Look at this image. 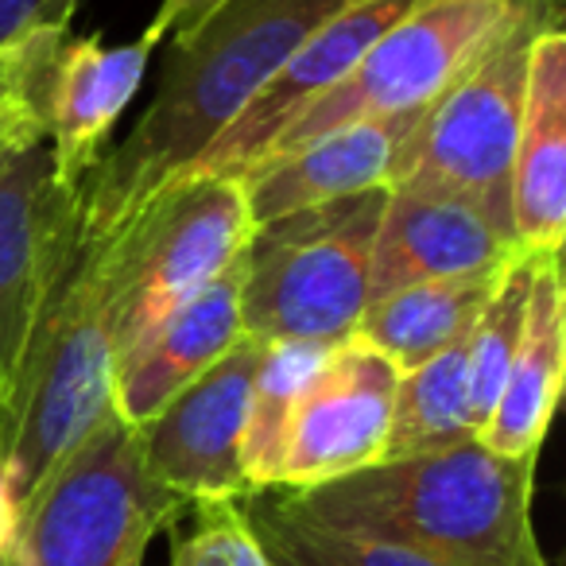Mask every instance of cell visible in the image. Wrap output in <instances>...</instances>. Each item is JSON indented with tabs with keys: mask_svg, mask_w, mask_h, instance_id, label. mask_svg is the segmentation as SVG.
Wrapping results in <instances>:
<instances>
[{
	"mask_svg": "<svg viewBox=\"0 0 566 566\" xmlns=\"http://www.w3.org/2000/svg\"><path fill=\"white\" fill-rule=\"evenodd\" d=\"M346 4L354 0H226L190 35L171 40L148 109L82 179L90 218L105 233H117L159 187L179 179L287 55Z\"/></svg>",
	"mask_w": 566,
	"mask_h": 566,
	"instance_id": "cell-1",
	"label": "cell"
},
{
	"mask_svg": "<svg viewBox=\"0 0 566 566\" xmlns=\"http://www.w3.org/2000/svg\"><path fill=\"white\" fill-rule=\"evenodd\" d=\"M113 233L71 195L17 357L0 377V470L20 509L51 465L109 411Z\"/></svg>",
	"mask_w": 566,
	"mask_h": 566,
	"instance_id": "cell-2",
	"label": "cell"
},
{
	"mask_svg": "<svg viewBox=\"0 0 566 566\" xmlns=\"http://www.w3.org/2000/svg\"><path fill=\"white\" fill-rule=\"evenodd\" d=\"M539 454H496L470 439L357 470L315 489H280L300 516L416 551L439 566H547L532 524Z\"/></svg>",
	"mask_w": 566,
	"mask_h": 566,
	"instance_id": "cell-3",
	"label": "cell"
},
{
	"mask_svg": "<svg viewBox=\"0 0 566 566\" xmlns=\"http://www.w3.org/2000/svg\"><path fill=\"white\" fill-rule=\"evenodd\" d=\"M388 190L331 198L252 226L241 252V326L256 342L349 338L369 303L373 241Z\"/></svg>",
	"mask_w": 566,
	"mask_h": 566,
	"instance_id": "cell-4",
	"label": "cell"
},
{
	"mask_svg": "<svg viewBox=\"0 0 566 566\" xmlns=\"http://www.w3.org/2000/svg\"><path fill=\"white\" fill-rule=\"evenodd\" d=\"M187 504L156 485L140 431L105 411L20 509V535L0 566H120L148 551Z\"/></svg>",
	"mask_w": 566,
	"mask_h": 566,
	"instance_id": "cell-5",
	"label": "cell"
},
{
	"mask_svg": "<svg viewBox=\"0 0 566 566\" xmlns=\"http://www.w3.org/2000/svg\"><path fill=\"white\" fill-rule=\"evenodd\" d=\"M551 24H563V0H535L427 105L396 187L465 202L512 237V156L527 55Z\"/></svg>",
	"mask_w": 566,
	"mask_h": 566,
	"instance_id": "cell-6",
	"label": "cell"
},
{
	"mask_svg": "<svg viewBox=\"0 0 566 566\" xmlns=\"http://www.w3.org/2000/svg\"><path fill=\"white\" fill-rule=\"evenodd\" d=\"M252 237L233 175H179L113 233V346L133 349L179 303L198 295Z\"/></svg>",
	"mask_w": 566,
	"mask_h": 566,
	"instance_id": "cell-7",
	"label": "cell"
},
{
	"mask_svg": "<svg viewBox=\"0 0 566 566\" xmlns=\"http://www.w3.org/2000/svg\"><path fill=\"white\" fill-rule=\"evenodd\" d=\"M396 380V365L354 334L326 346L287 419L275 485L315 489L385 462Z\"/></svg>",
	"mask_w": 566,
	"mask_h": 566,
	"instance_id": "cell-8",
	"label": "cell"
},
{
	"mask_svg": "<svg viewBox=\"0 0 566 566\" xmlns=\"http://www.w3.org/2000/svg\"><path fill=\"white\" fill-rule=\"evenodd\" d=\"M260 354L264 342L244 334L221 361L171 396L156 419L136 427L151 481L187 509L206 501H244L252 493L241 442Z\"/></svg>",
	"mask_w": 566,
	"mask_h": 566,
	"instance_id": "cell-9",
	"label": "cell"
},
{
	"mask_svg": "<svg viewBox=\"0 0 566 566\" xmlns=\"http://www.w3.org/2000/svg\"><path fill=\"white\" fill-rule=\"evenodd\" d=\"M411 4L416 0H354L331 20H323L182 175H233V179H241L252 164H260L272 151L283 128L292 125L311 102H318L326 90L338 86L357 66V59Z\"/></svg>",
	"mask_w": 566,
	"mask_h": 566,
	"instance_id": "cell-10",
	"label": "cell"
},
{
	"mask_svg": "<svg viewBox=\"0 0 566 566\" xmlns=\"http://www.w3.org/2000/svg\"><path fill=\"white\" fill-rule=\"evenodd\" d=\"M419 117L423 113L354 120V125L323 133L300 148L275 151V156L252 164L241 175L252 226L295 213L303 206L331 202V198L396 187Z\"/></svg>",
	"mask_w": 566,
	"mask_h": 566,
	"instance_id": "cell-11",
	"label": "cell"
},
{
	"mask_svg": "<svg viewBox=\"0 0 566 566\" xmlns=\"http://www.w3.org/2000/svg\"><path fill=\"white\" fill-rule=\"evenodd\" d=\"M241 275L244 264L237 260L117 357L109 403L128 427L156 419L171 396H179L244 338Z\"/></svg>",
	"mask_w": 566,
	"mask_h": 566,
	"instance_id": "cell-12",
	"label": "cell"
},
{
	"mask_svg": "<svg viewBox=\"0 0 566 566\" xmlns=\"http://www.w3.org/2000/svg\"><path fill=\"white\" fill-rule=\"evenodd\" d=\"M512 252H520L516 241L473 206L427 190L388 187L373 241L369 300L400 292L408 283L493 272Z\"/></svg>",
	"mask_w": 566,
	"mask_h": 566,
	"instance_id": "cell-13",
	"label": "cell"
},
{
	"mask_svg": "<svg viewBox=\"0 0 566 566\" xmlns=\"http://www.w3.org/2000/svg\"><path fill=\"white\" fill-rule=\"evenodd\" d=\"M156 48L159 43L148 35L120 48H105L97 35L59 43L48 78V144L51 167L63 187H82V179L97 167L105 140L120 113L133 105Z\"/></svg>",
	"mask_w": 566,
	"mask_h": 566,
	"instance_id": "cell-14",
	"label": "cell"
},
{
	"mask_svg": "<svg viewBox=\"0 0 566 566\" xmlns=\"http://www.w3.org/2000/svg\"><path fill=\"white\" fill-rule=\"evenodd\" d=\"M512 237L524 252L566 241V32L551 24L527 55L524 109L512 156Z\"/></svg>",
	"mask_w": 566,
	"mask_h": 566,
	"instance_id": "cell-15",
	"label": "cell"
},
{
	"mask_svg": "<svg viewBox=\"0 0 566 566\" xmlns=\"http://www.w3.org/2000/svg\"><path fill=\"white\" fill-rule=\"evenodd\" d=\"M566 373V283L563 252H535L532 292H527L524 326L512 365L478 442L496 454H539L551 416L558 408Z\"/></svg>",
	"mask_w": 566,
	"mask_h": 566,
	"instance_id": "cell-16",
	"label": "cell"
},
{
	"mask_svg": "<svg viewBox=\"0 0 566 566\" xmlns=\"http://www.w3.org/2000/svg\"><path fill=\"white\" fill-rule=\"evenodd\" d=\"M74 190L55 179L48 140L24 148L0 175V377L28 331L59 218Z\"/></svg>",
	"mask_w": 566,
	"mask_h": 566,
	"instance_id": "cell-17",
	"label": "cell"
},
{
	"mask_svg": "<svg viewBox=\"0 0 566 566\" xmlns=\"http://www.w3.org/2000/svg\"><path fill=\"white\" fill-rule=\"evenodd\" d=\"M501 268L478 275H454V280L408 283L400 292L369 300L354 326V338L388 357L396 373L416 369L473 331L489 292L496 287Z\"/></svg>",
	"mask_w": 566,
	"mask_h": 566,
	"instance_id": "cell-18",
	"label": "cell"
},
{
	"mask_svg": "<svg viewBox=\"0 0 566 566\" xmlns=\"http://www.w3.org/2000/svg\"><path fill=\"white\" fill-rule=\"evenodd\" d=\"M465 338L434 354L431 361L400 373L385 458L431 454V450L478 439V419H473L470 408V380H465Z\"/></svg>",
	"mask_w": 566,
	"mask_h": 566,
	"instance_id": "cell-19",
	"label": "cell"
},
{
	"mask_svg": "<svg viewBox=\"0 0 566 566\" xmlns=\"http://www.w3.org/2000/svg\"><path fill=\"white\" fill-rule=\"evenodd\" d=\"M244 509L272 566H439L416 551L315 524L283 501L280 489H252Z\"/></svg>",
	"mask_w": 566,
	"mask_h": 566,
	"instance_id": "cell-20",
	"label": "cell"
},
{
	"mask_svg": "<svg viewBox=\"0 0 566 566\" xmlns=\"http://www.w3.org/2000/svg\"><path fill=\"white\" fill-rule=\"evenodd\" d=\"M326 346L315 342H264L256 377L249 392V416H244L241 465L252 489L275 485L283 454V431L295 411V400L307 388L311 373L318 369Z\"/></svg>",
	"mask_w": 566,
	"mask_h": 566,
	"instance_id": "cell-21",
	"label": "cell"
},
{
	"mask_svg": "<svg viewBox=\"0 0 566 566\" xmlns=\"http://www.w3.org/2000/svg\"><path fill=\"white\" fill-rule=\"evenodd\" d=\"M532 260L535 252H512L509 264L496 275V287L489 292L478 323H473L470 338H465V380H470V408L478 419V431L493 411L504 373L516 354L527 292H532Z\"/></svg>",
	"mask_w": 566,
	"mask_h": 566,
	"instance_id": "cell-22",
	"label": "cell"
},
{
	"mask_svg": "<svg viewBox=\"0 0 566 566\" xmlns=\"http://www.w3.org/2000/svg\"><path fill=\"white\" fill-rule=\"evenodd\" d=\"M63 40V28H48L0 51V175L24 148L48 140V78Z\"/></svg>",
	"mask_w": 566,
	"mask_h": 566,
	"instance_id": "cell-23",
	"label": "cell"
},
{
	"mask_svg": "<svg viewBox=\"0 0 566 566\" xmlns=\"http://www.w3.org/2000/svg\"><path fill=\"white\" fill-rule=\"evenodd\" d=\"M190 524H171V566H272L249 524L244 501H206L187 509Z\"/></svg>",
	"mask_w": 566,
	"mask_h": 566,
	"instance_id": "cell-24",
	"label": "cell"
},
{
	"mask_svg": "<svg viewBox=\"0 0 566 566\" xmlns=\"http://www.w3.org/2000/svg\"><path fill=\"white\" fill-rule=\"evenodd\" d=\"M78 0H0V51L48 28H71Z\"/></svg>",
	"mask_w": 566,
	"mask_h": 566,
	"instance_id": "cell-25",
	"label": "cell"
},
{
	"mask_svg": "<svg viewBox=\"0 0 566 566\" xmlns=\"http://www.w3.org/2000/svg\"><path fill=\"white\" fill-rule=\"evenodd\" d=\"M221 4H226V0H164L156 9V17H151V24L144 28V35H148L151 43L182 40V35L195 32L206 17H213Z\"/></svg>",
	"mask_w": 566,
	"mask_h": 566,
	"instance_id": "cell-26",
	"label": "cell"
},
{
	"mask_svg": "<svg viewBox=\"0 0 566 566\" xmlns=\"http://www.w3.org/2000/svg\"><path fill=\"white\" fill-rule=\"evenodd\" d=\"M17 535H20V501H17V493H12L9 473L0 470V563L9 558Z\"/></svg>",
	"mask_w": 566,
	"mask_h": 566,
	"instance_id": "cell-27",
	"label": "cell"
},
{
	"mask_svg": "<svg viewBox=\"0 0 566 566\" xmlns=\"http://www.w3.org/2000/svg\"><path fill=\"white\" fill-rule=\"evenodd\" d=\"M144 555H148V551H136V555H128L120 566H144Z\"/></svg>",
	"mask_w": 566,
	"mask_h": 566,
	"instance_id": "cell-28",
	"label": "cell"
}]
</instances>
